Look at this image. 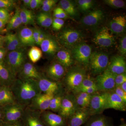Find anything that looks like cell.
<instances>
[{
  "label": "cell",
  "mask_w": 126,
  "mask_h": 126,
  "mask_svg": "<svg viewBox=\"0 0 126 126\" xmlns=\"http://www.w3.org/2000/svg\"><path fill=\"white\" fill-rule=\"evenodd\" d=\"M114 92L119 96L124 103H126V93L120 87L115 88Z\"/></svg>",
  "instance_id": "7dc6e473"
},
{
  "label": "cell",
  "mask_w": 126,
  "mask_h": 126,
  "mask_svg": "<svg viewBox=\"0 0 126 126\" xmlns=\"http://www.w3.org/2000/svg\"><path fill=\"white\" fill-rule=\"evenodd\" d=\"M40 29H33V38L35 44L39 45V38Z\"/></svg>",
  "instance_id": "f907efd6"
},
{
  "label": "cell",
  "mask_w": 126,
  "mask_h": 126,
  "mask_svg": "<svg viewBox=\"0 0 126 126\" xmlns=\"http://www.w3.org/2000/svg\"><path fill=\"white\" fill-rule=\"evenodd\" d=\"M28 55L31 61L33 63L38 62L43 56V52L41 49L35 46L32 47L28 53Z\"/></svg>",
  "instance_id": "d590c367"
},
{
  "label": "cell",
  "mask_w": 126,
  "mask_h": 126,
  "mask_svg": "<svg viewBox=\"0 0 126 126\" xmlns=\"http://www.w3.org/2000/svg\"><path fill=\"white\" fill-rule=\"evenodd\" d=\"M92 48L85 43H80L73 48L72 54L75 60L84 65L89 64Z\"/></svg>",
  "instance_id": "30bf717a"
},
{
  "label": "cell",
  "mask_w": 126,
  "mask_h": 126,
  "mask_svg": "<svg viewBox=\"0 0 126 126\" xmlns=\"http://www.w3.org/2000/svg\"><path fill=\"white\" fill-rule=\"evenodd\" d=\"M46 37V35L45 32L42 31L41 30H40L39 38V45H40L41 42L45 39Z\"/></svg>",
  "instance_id": "db71d44e"
},
{
  "label": "cell",
  "mask_w": 126,
  "mask_h": 126,
  "mask_svg": "<svg viewBox=\"0 0 126 126\" xmlns=\"http://www.w3.org/2000/svg\"><path fill=\"white\" fill-rule=\"evenodd\" d=\"M88 108H79L69 118L67 126H81L85 124L91 117Z\"/></svg>",
  "instance_id": "2e32d148"
},
{
  "label": "cell",
  "mask_w": 126,
  "mask_h": 126,
  "mask_svg": "<svg viewBox=\"0 0 126 126\" xmlns=\"http://www.w3.org/2000/svg\"><path fill=\"white\" fill-rule=\"evenodd\" d=\"M104 17L103 12L99 10H94L84 16L81 20V23L88 27H94L99 25Z\"/></svg>",
  "instance_id": "ac0fdd59"
},
{
  "label": "cell",
  "mask_w": 126,
  "mask_h": 126,
  "mask_svg": "<svg viewBox=\"0 0 126 126\" xmlns=\"http://www.w3.org/2000/svg\"><path fill=\"white\" fill-rule=\"evenodd\" d=\"M54 96L41 93L35 97L27 107L32 110L41 112L46 111L48 110Z\"/></svg>",
  "instance_id": "5bb4252c"
},
{
  "label": "cell",
  "mask_w": 126,
  "mask_h": 126,
  "mask_svg": "<svg viewBox=\"0 0 126 126\" xmlns=\"http://www.w3.org/2000/svg\"><path fill=\"white\" fill-rule=\"evenodd\" d=\"M110 32L115 34H121L126 31V16H115L111 20L109 24Z\"/></svg>",
  "instance_id": "603a6c76"
},
{
  "label": "cell",
  "mask_w": 126,
  "mask_h": 126,
  "mask_svg": "<svg viewBox=\"0 0 126 126\" xmlns=\"http://www.w3.org/2000/svg\"><path fill=\"white\" fill-rule=\"evenodd\" d=\"M64 23V21L63 19L55 18L53 20L52 27L56 30H59L63 27Z\"/></svg>",
  "instance_id": "f6af8a7d"
},
{
  "label": "cell",
  "mask_w": 126,
  "mask_h": 126,
  "mask_svg": "<svg viewBox=\"0 0 126 126\" xmlns=\"http://www.w3.org/2000/svg\"><path fill=\"white\" fill-rule=\"evenodd\" d=\"M31 0H24L23 2H24V5L26 7H30Z\"/></svg>",
  "instance_id": "680465c9"
},
{
  "label": "cell",
  "mask_w": 126,
  "mask_h": 126,
  "mask_svg": "<svg viewBox=\"0 0 126 126\" xmlns=\"http://www.w3.org/2000/svg\"><path fill=\"white\" fill-rule=\"evenodd\" d=\"M99 92V89L96 86L89 87L83 88L79 90H77L76 92L74 93V94H77L79 92L86 93L90 94H93L95 93Z\"/></svg>",
  "instance_id": "ab89813d"
},
{
  "label": "cell",
  "mask_w": 126,
  "mask_h": 126,
  "mask_svg": "<svg viewBox=\"0 0 126 126\" xmlns=\"http://www.w3.org/2000/svg\"><path fill=\"white\" fill-rule=\"evenodd\" d=\"M126 126V123H122L121 125H119V126Z\"/></svg>",
  "instance_id": "94428289"
},
{
  "label": "cell",
  "mask_w": 126,
  "mask_h": 126,
  "mask_svg": "<svg viewBox=\"0 0 126 126\" xmlns=\"http://www.w3.org/2000/svg\"><path fill=\"white\" fill-rule=\"evenodd\" d=\"M64 95L63 92L54 95L51 100L48 110L53 112L58 113Z\"/></svg>",
  "instance_id": "e575fe53"
},
{
  "label": "cell",
  "mask_w": 126,
  "mask_h": 126,
  "mask_svg": "<svg viewBox=\"0 0 126 126\" xmlns=\"http://www.w3.org/2000/svg\"><path fill=\"white\" fill-rule=\"evenodd\" d=\"M41 113L26 107L21 118L24 126H45L41 119Z\"/></svg>",
  "instance_id": "9a60e30c"
},
{
  "label": "cell",
  "mask_w": 126,
  "mask_h": 126,
  "mask_svg": "<svg viewBox=\"0 0 126 126\" xmlns=\"http://www.w3.org/2000/svg\"><path fill=\"white\" fill-rule=\"evenodd\" d=\"M15 1L13 0H0V8H5L9 10L14 7Z\"/></svg>",
  "instance_id": "7bdbcfd3"
},
{
  "label": "cell",
  "mask_w": 126,
  "mask_h": 126,
  "mask_svg": "<svg viewBox=\"0 0 126 126\" xmlns=\"http://www.w3.org/2000/svg\"><path fill=\"white\" fill-rule=\"evenodd\" d=\"M126 82V73L116 75L115 78V88L119 87L121 85Z\"/></svg>",
  "instance_id": "b9f144b4"
},
{
  "label": "cell",
  "mask_w": 126,
  "mask_h": 126,
  "mask_svg": "<svg viewBox=\"0 0 126 126\" xmlns=\"http://www.w3.org/2000/svg\"><path fill=\"white\" fill-rule=\"evenodd\" d=\"M36 21L41 26L48 28L52 25L53 19L51 14L49 12H40L36 16Z\"/></svg>",
  "instance_id": "4dcf8cb0"
},
{
  "label": "cell",
  "mask_w": 126,
  "mask_h": 126,
  "mask_svg": "<svg viewBox=\"0 0 126 126\" xmlns=\"http://www.w3.org/2000/svg\"><path fill=\"white\" fill-rule=\"evenodd\" d=\"M108 109L126 111V103L114 92H109L107 101V109Z\"/></svg>",
  "instance_id": "cb8c5ba5"
},
{
  "label": "cell",
  "mask_w": 126,
  "mask_h": 126,
  "mask_svg": "<svg viewBox=\"0 0 126 126\" xmlns=\"http://www.w3.org/2000/svg\"><path fill=\"white\" fill-rule=\"evenodd\" d=\"M19 15L23 24L32 25L34 23V16L31 11L23 8L20 10Z\"/></svg>",
  "instance_id": "1f68e13d"
},
{
  "label": "cell",
  "mask_w": 126,
  "mask_h": 126,
  "mask_svg": "<svg viewBox=\"0 0 126 126\" xmlns=\"http://www.w3.org/2000/svg\"><path fill=\"white\" fill-rule=\"evenodd\" d=\"M85 126H112V124L107 117L97 115L91 116Z\"/></svg>",
  "instance_id": "4316f807"
},
{
  "label": "cell",
  "mask_w": 126,
  "mask_h": 126,
  "mask_svg": "<svg viewBox=\"0 0 126 126\" xmlns=\"http://www.w3.org/2000/svg\"><path fill=\"white\" fill-rule=\"evenodd\" d=\"M119 87L122 89L126 93V82L122 84Z\"/></svg>",
  "instance_id": "91938a15"
},
{
  "label": "cell",
  "mask_w": 126,
  "mask_h": 126,
  "mask_svg": "<svg viewBox=\"0 0 126 126\" xmlns=\"http://www.w3.org/2000/svg\"><path fill=\"white\" fill-rule=\"evenodd\" d=\"M92 94L83 92H79L74 94L77 103L79 108H88Z\"/></svg>",
  "instance_id": "f546056e"
},
{
  "label": "cell",
  "mask_w": 126,
  "mask_h": 126,
  "mask_svg": "<svg viewBox=\"0 0 126 126\" xmlns=\"http://www.w3.org/2000/svg\"><path fill=\"white\" fill-rule=\"evenodd\" d=\"M55 18L63 19L68 17V15L61 7H56L54 11Z\"/></svg>",
  "instance_id": "60d3db41"
},
{
  "label": "cell",
  "mask_w": 126,
  "mask_h": 126,
  "mask_svg": "<svg viewBox=\"0 0 126 126\" xmlns=\"http://www.w3.org/2000/svg\"><path fill=\"white\" fill-rule=\"evenodd\" d=\"M2 31L0 30V33H1V32H2Z\"/></svg>",
  "instance_id": "6125c7cd"
},
{
  "label": "cell",
  "mask_w": 126,
  "mask_h": 126,
  "mask_svg": "<svg viewBox=\"0 0 126 126\" xmlns=\"http://www.w3.org/2000/svg\"><path fill=\"white\" fill-rule=\"evenodd\" d=\"M104 1L106 4L113 8H123L125 5V2L122 0H105Z\"/></svg>",
  "instance_id": "f35d334b"
},
{
  "label": "cell",
  "mask_w": 126,
  "mask_h": 126,
  "mask_svg": "<svg viewBox=\"0 0 126 126\" xmlns=\"http://www.w3.org/2000/svg\"><path fill=\"white\" fill-rule=\"evenodd\" d=\"M80 108L78 105L74 94L64 95L62 98L61 106L59 115L68 120L76 110Z\"/></svg>",
  "instance_id": "52a82bcc"
},
{
  "label": "cell",
  "mask_w": 126,
  "mask_h": 126,
  "mask_svg": "<svg viewBox=\"0 0 126 126\" xmlns=\"http://www.w3.org/2000/svg\"><path fill=\"white\" fill-rule=\"evenodd\" d=\"M46 72L51 80L59 82L65 74V68L59 63H54L47 67Z\"/></svg>",
  "instance_id": "ffe728a7"
},
{
  "label": "cell",
  "mask_w": 126,
  "mask_h": 126,
  "mask_svg": "<svg viewBox=\"0 0 126 126\" xmlns=\"http://www.w3.org/2000/svg\"><path fill=\"white\" fill-rule=\"evenodd\" d=\"M40 118L45 126H67V119L49 110L41 112Z\"/></svg>",
  "instance_id": "4fadbf2b"
},
{
  "label": "cell",
  "mask_w": 126,
  "mask_h": 126,
  "mask_svg": "<svg viewBox=\"0 0 126 126\" xmlns=\"http://www.w3.org/2000/svg\"><path fill=\"white\" fill-rule=\"evenodd\" d=\"M37 82L42 93L54 95L63 92L62 86L59 82L50 79L44 75Z\"/></svg>",
  "instance_id": "8fae6325"
},
{
  "label": "cell",
  "mask_w": 126,
  "mask_h": 126,
  "mask_svg": "<svg viewBox=\"0 0 126 126\" xmlns=\"http://www.w3.org/2000/svg\"><path fill=\"white\" fill-rule=\"evenodd\" d=\"M86 72L82 68H73L64 77V83L66 89L73 92L81 84L86 78Z\"/></svg>",
  "instance_id": "277c9868"
},
{
  "label": "cell",
  "mask_w": 126,
  "mask_h": 126,
  "mask_svg": "<svg viewBox=\"0 0 126 126\" xmlns=\"http://www.w3.org/2000/svg\"><path fill=\"white\" fill-rule=\"evenodd\" d=\"M33 29L25 27L21 29L17 34L22 47L34 46L35 44L33 38Z\"/></svg>",
  "instance_id": "7402d4cb"
},
{
  "label": "cell",
  "mask_w": 126,
  "mask_h": 126,
  "mask_svg": "<svg viewBox=\"0 0 126 126\" xmlns=\"http://www.w3.org/2000/svg\"><path fill=\"white\" fill-rule=\"evenodd\" d=\"M4 44V36L0 35V48H2Z\"/></svg>",
  "instance_id": "6f0895ef"
},
{
  "label": "cell",
  "mask_w": 126,
  "mask_h": 126,
  "mask_svg": "<svg viewBox=\"0 0 126 126\" xmlns=\"http://www.w3.org/2000/svg\"><path fill=\"white\" fill-rule=\"evenodd\" d=\"M93 41L96 45L100 47L107 48L111 47L114 44L115 39L108 27L105 26L97 32Z\"/></svg>",
  "instance_id": "7c38bea8"
},
{
  "label": "cell",
  "mask_w": 126,
  "mask_h": 126,
  "mask_svg": "<svg viewBox=\"0 0 126 126\" xmlns=\"http://www.w3.org/2000/svg\"><path fill=\"white\" fill-rule=\"evenodd\" d=\"M57 1H58L56 0H53V1L50 3L43 5L41 7L42 10L44 12H48L54 7Z\"/></svg>",
  "instance_id": "c3c4849f"
},
{
  "label": "cell",
  "mask_w": 126,
  "mask_h": 126,
  "mask_svg": "<svg viewBox=\"0 0 126 126\" xmlns=\"http://www.w3.org/2000/svg\"><path fill=\"white\" fill-rule=\"evenodd\" d=\"M107 69L116 75L126 73V61L124 56H113L109 63Z\"/></svg>",
  "instance_id": "e0dca14e"
},
{
  "label": "cell",
  "mask_w": 126,
  "mask_h": 126,
  "mask_svg": "<svg viewBox=\"0 0 126 126\" xmlns=\"http://www.w3.org/2000/svg\"><path fill=\"white\" fill-rule=\"evenodd\" d=\"M20 10L18 8L16 9L14 15L10 19L7 23L6 30V31L17 29L22 24V21L19 15Z\"/></svg>",
  "instance_id": "836d02e7"
},
{
  "label": "cell",
  "mask_w": 126,
  "mask_h": 126,
  "mask_svg": "<svg viewBox=\"0 0 126 126\" xmlns=\"http://www.w3.org/2000/svg\"><path fill=\"white\" fill-rule=\"evenodd\" d=\"M92 94L88 108L91 116L99 115L107 109V101L109 92L103 91Z\"/></svg>",
  "instance_id": "3957f363"
},
{
  "label": "cell",
  "mask_w": 126,
  "mask_h": 126,
  "mask_svg": "<svg viewBox=\"0 0 126 126\" xmlns=\"http://www.w3.org/2000/svg\"><path fill=\"white\" fill-rule=\"evenodd\" d=\"M61 7L67 15L74 17L78 15V12L73 3L68 0H61L60 1Z\"/></svg>",
  "instance_id": "d6a6232c"
},
{
  "label": "cell",
  "mask_w": 126,
  "mask_h": 126,
  "mask_svg": "<svg viewBox=\"0 0 126 126\" xmlns=\"http://www.w3.org/2000/svg\"><path fill=\"white\" fill-rule=\"evenodd\" d=\"M119 52L122 56H126V37L124 36L120 40L119 46Z\"/></svg>",
  "instance_id": "ee69618b"
},
{
  "label": "cell",
  "mask_w": 126,
  "mask_h": 126,
  "mask_svg": "<svg viewBox=\"0 0 126 126\" xmlns=\"http://www.w3.org/2000/svg\"><path fill=\"white\" fill-rule=\"evenodd\" d=\"M16 78L5 65L4 60L0 61V85L10 87Z\"/></svg>",
  "instance_id": "44dd1931"
},
{
  "label": "cell",
  "mask_w": 126,
  "mask_h": 126,
  "mask_svg": "<svg viewBox=\"0 0 126 126\" xmlns=\"http://www.w3.org/2000/svg\"><path fill=\"white\" fill-rule=\"evenodd\" d=\"M16 102L15 98L10 88L5 86L0 87V106Z\"/></svg>",
  "instance_id": "d4e9b609"
},
{
  "label": "cell",
  "mask_w": 126,
  "mask_h": 126,
  "mask_svg": "<svg viewBox=\"0 0 126 126\" xmlns=\"http://www.w3.org/2000/svg\"><path fill=\"white\" fill-rule=\"evenodd\" d=\"M26 108L16 102L2 106L3 122H14L21 120Z\"/></svg>",
  "instance_id": "5b68a950"
},
{
  "label": "cell",
  "mask_w": 126,
  "mask_h": 126,
  "mask_svg": "<svg viewBox=\"0 0 126 126\" xmlns=\"http://www.w3.org/2000/svg\"><path fill=\"white\" fill-rule=\"evenodd\" d=\"M8 23V21L0 20V30H3V28L4 27L5 25L6 24H7Z\"/></svg>",
  "instance_id": "9f6ffc18"
},
{
  "label": "cell",
  "mask_w": 126,
  "mask_h": 126,
  "mask_svg": "<svg viewBox=\"0 0 126 126\" xmlns=\"http://www.w3.org/2000/svg\"><path fill=\"white\" fill-rule=\"evenodd\" d=\"M96 86V81L95 79L92 78H87L86 77L83 81L82 82L79 86L73 91V93H74L77 90L83 88L89 87Z\"/></svg>",
  "instance_id": "74e56055"
},
{
  "label": "cell",
  "mask_w": 126,
  "mask_h": 126,
  "mask_svg": "<svg viewBox=\"0 0 126 126\" xmlns=\"http://www.w3.org/2000/svg\"><path fill=\"white\" fill-rule=\"evenodd\" d=\"M56 57L58 63L65 68L70 67L73 63L72 55L68 50H59L56 54Z\"/></svg>",
  "instance_id": "f1b7e54d"
},
{
  "label": "cell",
  "mask_w": 126,
  "mask_h": 126,
  "mask_svg": "<svg viewBox=\"0 0 126 126\" xmlns=\"http://www.w3.org/2000/svg\"><path fill=\"white\" fill-rule=\"evenodd\" d=\"M10 18V15L8 9L0 8V20L9 22Z\"/></svg>",
  "instance_id": "bcb514c9"
},
{
  "label": "cell",
  "mask_w": 126,
  "mask_h": 126,
  "mask_svg": "<svg viewBox=\"0 0 126 126\" xmlns=\"http://www.w3.org/2000/svg\"><path fill=\"white\" fill-rule=\"evenodd\" d=\"M5 65L15 77H17L26 63V58L22 49L10 51L4 60Z\"/></svg>",
  "instance_id": "7a4b0ae2"
},
{
  "label": "cell",
  "mask_w": 126,
  "mask_h": 126,
  "mask_svg": "<svg viewBox=\"0 0 126 126\" xmlns=\"http://www.w3.org/2000/svg\"><path fill=\"white\" fill-rule=\"evenodd\" d=\"M77 1L79 9L83 12L87 11L92 8L94 2L92 0H79Z\"/></svg>",
  "instance_id": "8d00e7d4"
},
{
  "label": "cell",
  "mask_w": 126,
  "mask_h": 126,
  "mask_svg": "<svg viewBox=\"0 0 126 126\" xmlns=\"http://www.w3.org/2000/svg\"><path fill=\"white\" fill-rule=\"evenodd\" d=\"M10 88L16 102L25 107H28L35 97L41 93L37 81L34 79L16 78Z\"/></svg>",
  "instance_id": "6da1fadb"
},
{
  "label": "cell",
  "mask_w": 126,
  "mask_h": 126,
  "mask_svg": "<svg viewBox=\"0 0 126 126\" xmlns=\"http://www.w3.org/2000/svg\"><path fill=\"white\" fill-rule=\"evenodd\" d=\"M7 49L2 48H0V61H3L6 56Z\"/></svg>",
  "instance_id": "f5cc1de1"
},
{
  "label": "cell",
  "mask_w": 126,
  "mask_h": 126,
  "mask_svg": "<svg viewBox=\"0 0 126 126\" xmlns=\"http://www.w3.org/2000/svg\"><path fill=\"white\" fill-rule=\"evenodd\" d=\"M43 0H31L30 7L32 9H35L42 6Z\"/></svg>",
  "instance_id": "681fc988"
},
{
  "label": "cell",
  "mask_w": 126,
  "mask_h": 126,
  "mask_svg": "<svg viewBox=\"0 0 126 126\" xmlns=\"http://www.w3.org/2000/svg\"><path fill=\"white\" fill-rule=\"evenodd\" d=\"M1 126H24V125L21 119L18 121L14 122L7 123H3Z\"/></svg>",
  "instance_id": "816d5d0a"
},
{
  "label": "cell",
  "mask_w": 126,
  "mask_h": 126,
  "mask_svg": "<svg viewBox=\"0 0 126 126\" xmlns=\"http://www.w3.org/2000/svg\"><path fill=\"white\" fill-rule=\"evenodd\" d=\"M116 75L107 69L98 75L95 80L99 91L108 92L115 88Z\"/></svg>",
  "instance_id": "9c48e42d"
},
{
  "label": "cell",
  "mask_w": 126,
  "mask_h": 126,
  "mask_svg": "<svg viewBox=\"0 0 126 126\" xmlns=\"http://www.w3.org/2000/svg\"><path fill=\"white\" fill-rule=\"evenodd\" d=\"M109 63L107 54L102 52H95L92 53L89 64L93 73L99 74L107 69Z\"/></svg>",
  "instance_id": "8992f818"
},
{
  "label": "cell",
  "mask_w": 126,
  "mask_h": 126,
  "mask_svg": "<svg viewBox=\"0 0 126 126\" xmlns=\"http://www.w3.org/2000/svg\"><path fill=\"white\" fill-rule=\"evenodd\" d=\"M4 44L10 51L21 49L23 47L17 34L13 33H8L4 36Z\"/></svg>",
  "instance_id": "484cf974"
},
{
  "label": "cell",
  "mask_w": 126,
  "mask_h": 126,
  "mask_svg": "<svg viewBox=\"0 0 126 126\" xmlns=\"http://www.w3.org/2000/svg\"><path fill=\"white\" fill-rule=\"evenodd\" d=\"M43 75L32 63L26 62L18 74V78L25 79H34L37 81L40 79Z\"/></svg>",
  "instance_id": "d6986e66"
},
{
  "label": "cell",
  "mask_w": 126,
  "mask_h": 126,
  "mask_svg": "<svg viewBox=\"0 0 126 126\" xmlns=\"http://www.w3.org/2000/svg\"><path fill=\"white\" fill-rule=\"evenodd\" d=\"M42 52L48 54H54L59 50L57 43L53 39L46 36L40 45Z\"/></svg>",
  "instance_id": "83f0119b"
},
{
  "label": "cell",
  "mask_w": 126,
  "mask_h": 126,
  "mask_svg": "<svg viewBox=\"0 0 126 126\" xmlns=\"http://www.w3.org/2000/svg\"><path fill=\"white\" fill-rule=\"evenodd\" d=\"M1 85H0V87H1Z\"/></svg>",
  "instance_id": "be15d7a7"
},
{
  "label": "cell",
  "mask_w": 126,
  "mask_h": 126,
  "mask_svg": "<svg viewBox=\"0 0 126 126\" xmlns=\"http://www.w3.org/2000/svg\"><path fill=\"white\" fill-rule=\"evenodd\" d=\"M3 110H2V106H0V126L3 123Z\"/></svg>",
  "instance_id": "11a10c76"
},
{
  "label": "cell",
  "mask_w": 126,
  "mask_h": 126,
  "mask_svg": "<svg viewBox=\"0 0 126 126\" xmlns=\"http://www.w3.org/2000/svg\"><path fill=\"white\" fill-rule=\"evenodd\" d=\"M82 38V35L79 32L70 29H64L59 35L61 43L65 47L70 48L79 44Z\"/></svg>",
  "instance_id": "ba28073f"
}]
</instances>
